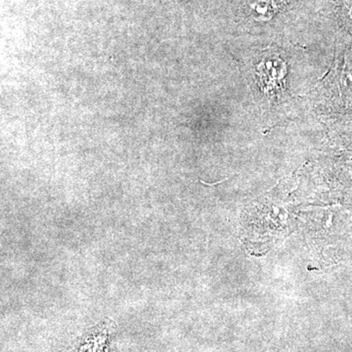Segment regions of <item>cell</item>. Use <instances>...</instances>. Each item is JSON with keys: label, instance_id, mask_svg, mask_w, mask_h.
<instances>
[{"label": "cell", "instance_id": "obj_1", "mask_svg": "<svg viewBox=\"0 0 352 352\" xmlns=\"http://www.w3.org/2000/svg\"><path fill=\"white\" fill-rule=\"evenodd\" d=\"M112 330V324L102 323L85 333L71 352H110Z\"/></svg>", "mask_w": 352, "mask_h": 352}]
</instances>
